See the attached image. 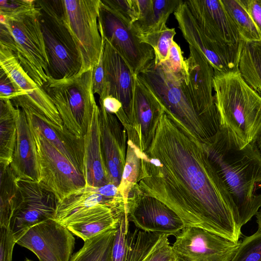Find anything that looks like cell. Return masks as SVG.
I'll use <instances>...</instances> for the list:
<instances>
[{"label": "cell", "instance_id": "cell-24", "mask_svg": "<svg viewBox=\"0 0 261 261\" xmlns=\"http://www.w3.org/2000/svg\"><path fill=\"white\" fill-rule=\"evenodd\" d=\"M99 116V107L97 106L83 137L87 187H99L110 183L102 152Z\"/></svg>", "mask_w": 261, "mask_h": 261}, {"label": "cell", "instance_id": "cell-16", "mask_svg": "<svg viewBox=\"0 0 261 261\" xmlns=\"http://www.w3.org/2000/svg\"><path fill=\"white\" fill-rule=\"evenodd\" d=\"M25 113L30 127L73 163L85 175L83 138L76 137L64 125L61 127L49 120L22 96L11 100Z\"/></svg>", "mask_w": 261, "mask_h": 261}, {"label": "cell", "instance_id": "cell-44", "mask_svg": "<svg viewBox=\"0 0 261 261\" xmlns=\"http://www.w3.org/2000/svg\"><path fill=\"white\" fill-rule=\"evenodd\" d=\"M256 222L258 225V230H261V207L257 212L256 215Z\"/></svg>", "mask_w": 261, "mask_h": 261}, {"label": "cell", "instance_id": "cell-20", "mask_svg": "<svg viewBox=\"0 0 261 261\" xmlns=\"http://www.w3.org/2000/svg\"><path fill=\"white\" fill-rule=\"evenodd\" d=\"M99 127L103 157L110 183L119 187L125 164L127 133L116 116L99 103Z\"/></svg>", "mask_w": 261, "mask_h": 261}, {"label": "cell", "instance_id": "cell-15", "mask_svg": "<svg viewBox=\"0 0 261 261\" xmlns=\"http://www.w3.org/2000/svg\"><path fill=\"white\" fill-rule=\"evenodd\" d=\"M128 221L148 232L176 236L186 226L179 216L155 198L142 194L138 187L127 201Z\"/></svg>", "mask_w": 261, "mask_h": 261}, {"label": "cell", "instance_id": "cell-37", "mask_svg": "<svg viewBox=\"0 0 261 261\" xmlns=\"http://www.w3.org/2000/svg\"><path fill=\"white\" fill-rule=\"evenodd\" d=\"M102 1L132 24L138 19L136 0H102Z\"/></svg>", "mask_w": 261, "mask_h": 261}, {"label": "cell", "instance_id": "cell-13", "mask_svg": "<svg viewBox=\"0 0 261 261\" xmlns=\"http://www.w3.org/2000/svg\"><path fill=\"white\" fill-rule=\"evenodd\" d=\"M175 237L172 248L181 261H231L240 243L192 226H186Z\"/></svg>", "mask_w": 261, "mask_h": 261}, {"label": "cell", "instance_id": "cell-11", "mask_svg": "<svg viewBox=\"0 0 261 261\" xmlns=\"http://www.w3.org/2000/svg\"><path fill=\"white\" fill-rule=\"evenodd\" d=\"M10 227L14 236L41 222L54 219L58 201L39 182L17 178Z\"/></svg>", "mask_w": 261, "mask_h": 261}, {"label": "cell", "instance_id": "cell-41", "mask_svg": "<svg viewBox=\"0 0 261 261\" xmlns=\"http://www.w3.org/2000/svg\"><path fill=\"white\" fill-rule=\"evenodd\" d=\"M103 52V50L97 64L93 69L92 74L93 91L94 94H98L99 98L101 97L103 95L105 84Z\"/></svg>", "mask_w": 261, "mask_h": 261}, {"label": "cell", "instance_id": "cell-14", "mask_svg": "<svg viewBox=\"0 0 261 261\" xmlns=\"http://www.w3.org/2000/svg\"><path fill=\"white\" fill-rule=\"evenodd\" d=\"M178 27L189 45L200 51L213 66L215 72L238 71L241 43L227 46L213 41L200 29L192 17L185 1L174 12Z\"/></svg>", "mask_w": 261, "mask_h": 261}, {"label": "cell", "instance_id": "cell-31", "mask_svg": "<svg viewBox=\"0 0 261 261\" xmlns=\"http://www.w3.org/2000/svg\"><path fill=\"white\" fill-rule=\"evenodd\" d=\"M17 178L10 165L0 163V227L10 226L17 191Z\"/></svg>", "mask_w": 261, "mask_h": 261}, {"label": "cell", "instance_id": "cell-6", "mask_svg": "<svg viewBox=\"0 0 261 261\" xmlns=\"http://www.w3.org/2000/svg\"><path fill=\"white\" fill-rule=\"evenodd\" d=\"M40 15V9L35 3L12 15L0 14V23L6 25L14 38L12 52L19 63L37 84L42 87L50 75Z\"/></svg>", "mask_w": 261, "mask_h": 261}, {"label": "cell", "instance_id": "cell-30", "mask_svg": "<svg viewBox=\"0 0 261 261\" xmlns=\"http://www.w3.org/2000/svg\"><path fill=\"white\" fill-rule=\"evenodd\" d=\"M162 234L136 228L126 236L125 261H143Z\"/></svg>", "mask_w": 261, "mask_h": 261}, {"label": "cell", "instance_id": "cell-5", "mask_svg": "<svg viewBox=\"0 0 261 261\" xmlns=\"http://www.w3.org/2000/svg\"><path fill=\"white\" fill-rule=\"evenodd\" d=\"M49 61L50 76L68 79L80 74L82 60L65 20L62 0H36Z\"/></svg>", "mask_w": 261, "mask_h": 261}, {"label": "cell", "instance_id": "cell-1", "mask_svg": "<svg viewBox=\"0 0 261 261\" xmlns=\"http://www.w3.org/2000/svg\"><path fill=\"white\" fill-rule=\"evenodd\" d=\"M140 159L137 185L142 194L163 202L185 226L239 242L241 229L231 196L203 144L178 120L163 113L153 141L140 151Z\"/></svg>", "mask_w": 261, "mask_h": 261}, {"label": "cell", "instance_id": "cell-29", "mask_svg": "<svg viewBox=\"0 0 261 261\" xmlns=\"http://www.w3.org/2000/svg\"><path fill=\"white\" fill-rule=\"evenodd\" d=\"M241 40L261 41V35L240 0H220Z\"/></svg>", "mask_w": 261, "mask_h": 261}, {"label": "cell", "instance_id": "cell-17", "mask_svg": "<svg viewBox=\"0 0 261 261\" xmlns=\"http://www.w3.org/2000/svg\"><path fill=\"white\" fill-rule=\"evenodd\" d=\"M164 112L154 96L136 75L133 109L126 132L127 140L141 152L150 147Z\"/></svg>", "mask_w": 261, "mask_h": 261}, {"label": "cell", "instance_id": "cell-9", "mask_svg": "<svg viewBox=\"0 0 261 261\" xmlns=\"http://www.w3.org/2000/svg\"><path fill=\"white\" fill-rule=\"evenodd\" d=\"M99 31L126 62L134 75H138L155 58L153 48L142 42L132 24L100 0L98 17Z\"/></svg>", "mask_w": 261, "mask_h": 261}, {"label": "cell", "instance_id": "cell-21", "mask_svg": "<svg viewBox=\"0 0 261 261\" xmlns=\"http://www.w3.org/2000/svg\"><path fill=\"white\" fill-rule=\"evenodd\" d=\"M104 39L103 59L105 84L103 95L99 99L111 95L118 99L122 104L129 124L133 109L136 75L133 74L126 62L109 42L105 38Z\"/></svg>", "mask_w": 261, "mask_h": 261}, {"label": "cell", "instance_id": "cell-43", "mask_svg": "<svg viewBox=\"0 0 261 261\" xmlns=\"http://www.w3.org/2000/svg\"><path fill=\"white\" fill-rule=\"evenodd\" d=\"M261 35V0H240Z\"/></svg>", "mask_w": 261, "mask_h": 261}, {"label": "cell", "instance_id": "cell-7", "mask_svg": "<svg viewBox=\"0 0 261 261\" xmlns=\"http://www.w3.org/2000/svg\"><path fill=\"white\" fill-rule=\"evenodd\" d=\"M93 69L73 77L49 76L42 87L57 108L63 125L78 138L86 134L97 105L92 88Z\"/></svg>", "mask_w": 261, "mask_h": 261}, {"label": "cell", "instance_id": "cell-38", "mask_svg": "<svg viewBox=\"0 0 261 261\" xmlns=\"http://www.w3.org/2000/svg\"><path fill=\"white\" fill-rule=\"evenodd\" d=\"M0 261H12L13 251L16 243L10 226L0 227Z\"/></svg>", "mask_w": 261, "mask_h": 261}, {"label": "cell", "instance_id": "cell-28", "mask_svg": "<svg viewBox=\"0 0 261 261\" xmlns=\"http://www.w3.org/2000/svg\"><path fill=\"white\" fill-rule=\"evenodd\" d=\"M116 230L117 228L109 229L84 241L83 246L70 261H112Z\"/></svg>", "mask_w": 261, "mask_h": 261}, {"label": "cell", "instance_id": "cell-10", "mask_svg": "<svg viewBox=\"0 0 261 261\" xmlns=\"http://www.w3.org/2000/svg\"><path fill=\"white\" fill-rule=\"evenodd\" d=\"M31 129L38 152L39 183L54 194L59 203L84 188V174L41 134L31 128Z\"/></svg>", "mask_w": 261, "mask_h": 261}, {"label": "cell", "instance_id": "cell-12", "mask_svg": "<svg viewBox=\"0 0 261 261\" xmlns=\"http://www.w3.org/2000/svg\"><path fill=\"white\" fill-rule=\"evenodd\" d=\"M16 243L33 252L39 261H70L75 239L54 219L41 222L14 236Z\"/></svg>", "mask_w": 261, "mask_h": 261}, {"label": "cell", "instance_id": "cell-45", "mask_svg": "<svg viewBox=\"0 0 261 261\" xmlns=\"http://www.w3.org/2000/svg\"><path fill=\"white\" fill-rule=\"evenodd\" d=\"M255 143L256 145V146L259 151L261 156V131L258 134Z\"/></svg>", "mask_w": 261, "mask_h": 261}, {"label": "cell", "instance_id": "cell-3", "mask_svg": "<svg viewBox=\"0 0 261 261\" xmlns=\"http://www.w3.org/2000/svg\"><path fill=\"white\" fill-rule=\"evenodd\" d=\"M208 156L233 202L235 220L241 229L261 207V156L255 143L245 144L221 126L209 143Z\"/></svg>", "mask_w": 261, "mask_h": 261}, {"label": "cell", "instance_id": "cell-46", "mask_svg": "<svg viewBox=\"0 0 261 261\" xmlns=\"http://www.w3.org/2000/svg\"><path fill=\"white\" fill-rule=\"evenodd\" d=\"M24 261H32V260L29 259H28V258H26Z\"/></svg>", "mask_w": 261, "mask_h": 261}, {"label": "cell", "instance_id": "cell-18", "mask_svg": "<svg viewBox=\"0 0 261 261\" xmlns=\"http://www.w3.org/2000/svg\"><path fill=\"white\" fill-rule=\"evenodd\" d=\"M0 66L12 82L17 96L24 97L49 120L63 127L60 115L51 98L23 69L13 53L2 45H0Z\"/></svg>", "mask_w": 261, "mask_h": 261}, {"label": "cell", "instance_id": "cell-39", "mask_svg": "<svg viewBox=\"0 0 261 261\" xmlns=\"http://www.w3.org/2000/svg\"><path fill=\"white\" fill-rule=\"evenodd\" d=\"M161 63L175 73L181 72L185 70L186 63L182 51L179 45L174 41L170 48L167 60Z\"/></svg>", "mask_w": 261, "mask_h": 261}, {"label": "cell", "instance_id": "cell-42", "mask_svg": "<svg viewBox=\"0 0 261 261\" xmlns=\"http://www.w3.org/2000/svg\"><path fill=\"white\" fill-rule=\"evenodd\" d=\"M18 93L12 82L2 69H0V100H10L15 98Z\"/></svg>", "mask_w": 261, "mask_h": 261}, {"label": "cell", "instance_id": "cell-8", "mask_svg": "<svg viewBox=\"0 0 261 261\" xmlns=\"http://www.w3.org/2000/svg\"><path fill=\"white\" fill-rule=\"evenodd\" d=\"M100 0H62L66 24L80 52V74L97 64L103 50L105 39L99 31Z\"/></svg>", "mask_w": 261, "mask_h": 261}, {"label": "cell", "instance_id": "cell-32", "mask_svg": "<svg viewBox=\"0 0 261 261\" xmlns=\"http://www.w3.org/2000/svg\"><path fill=\"white\" fill-rule=\"evenodd\" d=\"M140 151L130 141H127L125 164L118 187L126 207L128 195L138 184L141 167Z\"/></svg>", "mask_w": 261, "mask_h": 261}, {"label": "cell", "instance_id": "cell-2", "mask_svg": "<svg viewBox=\"0 0 261 261\" xmlns=\"http://www.w3.org/2000/svg\"><path fill=\"white\" fill-rule=\"evenodd\" d=\"M186 69L172 72L154 59L138 75L164 109L202 143L211 142L221 127L213 94L214 68L197 53L185 59Z\"/></svg>", "mask_w": 261, "mask_h": 261}, {"label": "cell", "instance_id": "cell-34", "mask_svg": "<svg viewBox=\"0 0 261 261\" xmlns=\"http://www.w3.org/2000/svg\"><path fill=\"white\" fill-rule=\"evenodd\" d=\"M182 0H152L153 13L144 33L140 37L160 31Z\"/></svg>", "mask_w": 261, "mask_h": 261}, {"label": "cell", "instance_id": "cell-27", "mask_svg": "<svg viewBox=\"0 0 261 261\" xmlns=\"http://www.w3.org/2000/svg\"><path fill=\"white\" fill-rule=\"evenodd\" d=\"M238 71L246 83L261 96V41L241 40Z\"/></svg>", "mask_w": 261, "mask_h": 261}, {"label": "cell", "instance_id": "cell-4", "mask_svg": "<svg viewBox=\"0 0 261 261\" xmlns=\"http://www.w3.org/2000/svg\"><path fill=\"white\" fill-rule=\"evenodd\" d=\"M213 89L221 125L244 143H255L261 131V96L239 71L215 72Z\"/></svg>", "mask_w": 261, "mask_h": 261}, {"label": "cell", "instance_id": "cell-36", "mask_svg": "<svg viewBox=\"0 0 261 261\" xmlns=\"http://www.w3.org/2000/svg\"><path fill=\"white\" fill-rule=\"evenodd\" d=\"M129 230V221L126 215L119 218L112 251V261H125L126 233Z\"/></svg>", "mask_w": 261, "mask_h": 261}, {"label": "cell", "instance_id": "cell-35", "mask_svg": "<svg viewBox=\"0 0 261 261\" xmlns=\"http://www.w3.org/2000/svg\"><path fill=\"white\" fill-rule=\"evenodd\" d=\"M231 261H261V230L245 238Z\"/></svg>", "mask_w": 261, "mask_h": 261}, {"label": "cell", "instance_id": "cell-40", "mask_svg": "<svg viewBox=\"0 0 261 261\" xmlns=\"http://www.w3.org/2000/svg\"><path fill=\"white\" fill-rule=\"evenodd\" d=\"M36 0L0 1V14L7 16L18 13L35 4Z\"/></svg>", "mask_w": 261, "mask_h": 261}, {"label": "cell", "instance_id": "cell-23", "mask_svg": "<svg viewBox=\"0 0 261 261\" xmlns=\"http://www.w3.org/2000/svg\"><path fill=\"white\" fill-rule=\"evenodd\" d=\"M19 109L17 140L10 167L17 178L39 182L40 167L36 142L26 115Z\"/></svg>", "mask_w": 261, "mask_h": 261}, {"label": "cell", "instance_id": "cell-22", "mask_svg": "<svg viewBox=\"0 0 261 261\" xmlns=\"http://www.w3.org/2000/svg\"><path fill=\"white\" fill-rule=\"evenodd\" d=\"M125 213L110 205L99 204L71 216L61 224L85 241L101 232L117 228Z\"/></svg>", "mask_w": 261, "mask_h": 261}, {"label": "cell", "instance_id": "cell-19", "mask_svg": "<svg viewBox=\"0 0 261 261\" xmlns=\"http://www.w3.org/2000/svg\"><path fill=\"white\" fill-rule=\"evenodd\" d=\"M185 2L194 21L210 39L220 44L237 46L239 34L220 0H189Z\"/></svg>", "mask_w": 261, "mask_h": 261}, {"label": "cell", "instance_id": "cell-33", "mask_svg": "<svg viewBox=\"0 0 261 261\" xmlns=\"http://www.w3.org/2000/svg\"><path fill=\"white\" fill-rule=\"evenodd\" d=\"M175 34V29L169 28L165 24L160 31L143 36L140 40L153 48L154 62L159 64L167 60Z\"/></svg>", "mask_w": 261, "mask_h": 261}, {"label": "cell", "instance_id": "cell-26", "mask_svg": "<svg viewBox=\"0 0 261 261\" xmlns=\"http://www.w3.org/2000/svg\"><path fill=\"white\" fill-rule=\"evenodd\" d=\"M20 111L10 100H0V163L10 165L17 136Z\"/></svg>", "mask_w": 261, "mask_h": 261}, {"label": "cell", "instance_id": "cell-25", "mask_svg": "<svg viewBox=\"0 0 261 261\" xmlns=\"http://www.w3.org/2000/svg\"><path fill=\"white\" fill-rule=\"evenodd\" d=\"M99 204H108L122 211L125 209L121 196L109 198L99 194L94 187L85 186L58 203L54 219L61 224L74 214Z\"/></svg>", "mask_w": 261, "mask_h": 261}]
</instances>
